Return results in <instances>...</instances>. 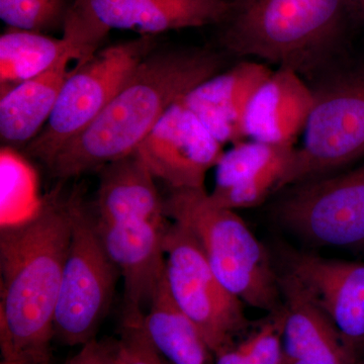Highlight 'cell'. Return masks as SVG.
<instances>
[{"mask_svg": "<svg viewBox=\"0 0 364 364\" xmlns=\"http://www.w3.org/2000/svg\"><path fill=\"white\" fill-rule=\"evenodd\" d=\"M349 11L350 0H230L222 42L301 75L329 55Z\"/></svg>", "mask_w": 364, "mask_h": 364, "instance_id": "3", "label": "cell"}, {"mask_svg": "<svg viewBox=\"0 0 364 364\" xmlns=\"http://www.w3.org/2000/svg\"><path fill=\"white\" fill-rule=\"evenodd\" d=\"M75 53L67 52L44 73L21 83L0 98V139L6 148L32 142L51 117Z\"/></svg>", "mask_w": 364, "mask_h": 364, "instance_id": "18", "label": "cell"}, {"mask_svg": "<svg viewBox=\"0 0 364 364\" xmlns=\"http://www.w3.org/2000/svg\"><path fill=\"white\" fill-rule=\"evenodd\" d=\"M146 332L169 364H215V354L198 327L174 303L162 280L144 316Z\"/></svg>", "mask_w": 364, "mask_h": 364, "instance_id": "19", "label": "cell"}, {"mask_svg": "<svg viewBox=\"0 0 364 364\" xmlns=\"http://www.w3.org/2000/svg\"><path fill=\"white\" fill-rule=\"evenodd\" d=\"M74 51L66 38L11 28L0 37V93L51 68L67 52ZM76 60V55H75Z\"/></svg>", "mask_w": 364, "mask_h": 364, "instance_id": "20", "label": "cell"}, {"mask_svg": "<svg viewBox=\"0 0 364 364\" xmlns=\"http://www.w3.org/2000/svg\"><path fill=\"white\" fill-rule=\"evenodd\" d=\"M98 171L100 183L91 205L97 223L168 221L155 176L138 150L107 163Z\"/></svg>", "mask_w": 364, "mask_h": 364, "instance_id": "17", "label": "cell"}, {"mask_svg": "<svg viewBox=\"0 0 364 364\" xmlns=\"http://www.w3.org/2000/svg\"><path fill=\"white\" fill-rule=\"evenodd\" d=\"M222 146L181 100L158 122L138 152L155 178L170 189H203L208 170L224 155Z\"/></svg>", "mask_w": 364, "mask_h": 364, "instance_id": "10", "label": "cell"}, {"mask_svg": "<svg viewBox=\"0 0 364 364\" xmlns=\"http://www.w3.org/2000/svg\"><path fill=\"white\" fill-rule=\"evenodd\" d=\"M255 331L215 354V364H282V309Z\"/></svg>", "mask_w": 364, "mask_h": 364, "instance_id": "21", "label": "cell"}, {"mask_svg": "<svg viewBox=\"0 0 364 364\" xmlns=\"http://www.w3.org/2000/svg\"><path fill=\"white\" fill-rule=\"evenodd\" d=\"M314 105V91L291 69L273 71L254 93L244 117V133L252 141L294 145L305 130Z\"/></svg>", "mask_w": 364, "mask_h": 364, "instance_id": "16", "label": "cell"}, {"mask_svg": "<svg viewBox=\"0 0 364 364\" xmlns=\"http://www.w3.org/2000/svg\"><path fill=\"white\" fill-rule=\"evenodd\" d=\"M294 150V145L257 141L235 144L217 165L213 202L234 210L259 205L274 193Z\"/></svg>", "mask_w": 364, "mask_h": 364, "instance_id": "15", "label": "cell"}, {"mask_svg": "<svg viewBox=\"0 0 364 364\" xmlns=\"http://www.w3.org/2000/svg\"><path fill=\"white\" fill-rule=\"evenodd\" d=\"M164 248L165 279L171 298L214 354L238 341L249 325L244 304L215 277L193 236L170 223Z\"/></svg>", "mask_w": 364, "mask_h": 364, "instance_id": "8", "label": "cell"}, {"mask_svg": "<svg viewBox=\"0 0 364 364\" xmlns=\"http://www.w3.org/2000/svg\"><path fill=\"white\" fill-rule=\"evenodd\" d=\"M0 364H51V361H11V360H1Z\"/></svg>", "mask_w": 364, "mask_h": 364, "instance_id": "27", "label": "cell"}, {"mask_svg": "<svg viewBox=\"0 0 364 364\" xmlns=\"http://www.w3.org/2000/svg\"><path fill=\"white\" fill-rule=\"evenodd\" d=\"M65 0H0V18L11 28L43 33L63 25Z\"/></svg>", "mask_w": 364, "mask_h": 364, "instance_id": "22", "label": "cell"}, {"mask_svg": "<svg viewBox=\"0 0 364 364\" xmlns=\"http://www.w3.org/2000/svg\"><path fill=\"white\" fill-rule=\"evenodd\" d=\"M156 49L154 36H141L100 49L82 65L74 67L49 121L26 146V152L47 165L102 114L136 67Z\"/></svg>", "mask_w": 364, "mask_h": 364, "instance_id": "5", "label": "cell"}, {"mask_svg": "<svg viewBox=\"0 0 364 364\" xmlns=\"http://www.w3.org/2000/svg\"><path fill=\"white\" fill-rule=\"evenodd\" d=\"M119 270L104 247L92 208L79 193L54 317V338L81 346L97 336L114 298Z\"/></svg>", "mask_w": 364, "mask_h": 364, "instance_id": "7", "label": "cell"}, {"mask_svg": "<svg viewBox=\"0 0 364 364\" xmlns=\"http://www.w3.org/2000/svg\"><path fill=\"white\" fill-rule=\"evenodd\" d=\"M280 222L318 246H364V163L336 176L296 184L280 202Z\"/></svg>", "mask_w": 364, "mask_h": 364, "instance_id": "9", "label": "cell"}, {"mask_svg": "<svg viewBox=\"0 0 364 364\" xmlns=\"http://www.w3.org/2000/svg\"><path fill=\"white\" fill-rule=\"evenodd\" d=\"M272 72L262 64L243 62L203 81L182 102L219 142H243L249 102Z\"/></svg>", "mask_w": 364, "mask_h": 364, "instance_id": "14", "label": "cell"}, {"mask_svg": "<svg viewBox=\"0 0 364 364\" xmlns=\"http://www.w3.org/2000/svg\"><path fill=\"white\" fill-rule=\"evenodd\" d=\"M65 364H124L119 354L117 341L112 340H90L81 345L77 353Z\"/></svg>", "mask_w": 364, "mask_h": 364, "instance_id": "24", "label": "cell"}, {"mask_svg": "<svg viewBox=\"0 0 364 364\" xmlns=\"http://www.w3.org/2000/svg\"><path fill=\"white\" fill-rule=\"evenodd\" d=\"M221 60L207 50H154L111 102L46 166L68 181L136 152L170 107L219 73Z\"/></svg>", "mask_w": 364, "mask_h": 364, "instance_id": "2", "label": "cell"}, {"mask_svg": "<svg viewBox=\"0 0 364 364\" xmlns=\"http://www.w3.org/2000/svg\"><path fill=\"white\" fill-rule=\"evenodd\" d=\"M107 30L142 36L223 23L230 0H78Z\"/></svg>", "mask_w": 364, "mask_h": 364, "instance_id": "13", "label": "cell"}, {"mask_svg": "<svg viewBox=\"0 0 364 364\" xmlns=\"http://www.w3.org/2000/svg\"><path fill=\"white\" fill-rule=\"evenodd\" d=\"M169 224V221L97 222L105 251L123 279L124 315H145L164 279V241Z\"/></svg>", "mask_w": 364, "mask_h": 364, "instance_id": "12", "label": "cell"}, {"mask_svg": "<svg viewBox=\"0 0 364 364\" xmlns=\"http://www.w3.org/2000/svg\"><path fill=\"white\" fill-rule=\"evenodd\" d=\"M56 188L0 233L1 360L51 361L54 317L79 196Z\"/></svg>", "mask_w": 364, "mask_h": 364, "instance_id": "1", "label": "cell"}, {"mask_svg": "<svg viewBox=\"0 0 364 364\" xmlns=\"http://www.w3.org/2000/svg\"><path fill=\"white\" fill-rule=\"evenodd\" d=\"M352 13L364 21V0H350Z\"/></svg>", "mask_w": 364, "mask_h": 364, "instance_id": "26", "label": "cell"}, {"mask_svg": "<svg viewBox=\"0 0 364 364\" xmlns=\"http://www.w3.org/2000/svg\"><path fill=\"white\" fill-rule=\"evenodd\" d=\"M358 349L343 340L317 355L289 364H358Z\"/></svg>", "mask_w": 364, "mask_h": 364, "instance_id": "25", "label": "cell"}, {"mask_svg": "<svg viewBox=\"0 0 364 364\" xmlns=\"http://www.w3.org/2000/svg\"><path fill=\"white\" fill-rule=\"evenodd\" d=\"M314 91L303 145L275 191L323 177L364 155V71L340 74Z\"/></svg>", "mask_w": 364, "mask_h": 364, "instance_id": "6", "label": "cell"}, {"mask_svg": "<svg viewBox=\"0 0 364 364\" xmlns=\"http://www.w3.org/2000/svg\"><path fill=\"white\" fill-rule=\"evenodd\" d=\"M165 214L195 239L220 282L244 305L270 314L282 306L269 256L234 210L220 207L203 189H170Z\"/></svg>", "mask_w": 364, "mask_h": 364, "instance_id": "4", "label": "cell"}, {"mask_svg": "<svg viewBox=\"0 0 364 364\" xmlns=\"http://www.w3.org/2000/svg\"><path fill=\"white\" fill-rule=\"evenodd\" d=\"M145 315H123L117 341L124 364H169L151 341L145 325Z\"/></svg>", "mask_w": 364, "mask_h": 364, "instance_id": "23", "label": "cell"}, {"mask_svg": "<svg viewBox=\"0 0 364 364\" xmlns=\"http://www.w3.org/2000/svg\"><path fill=\"white\" fill-rule=\"evenodd\" d=\"M284 274L293 280L354 348L364 344V263L294 253Z\"/></svg>", "mask_w": 364, "mask_h": 364, "instance_id": "11", "label": "cell"}]
</instances>
